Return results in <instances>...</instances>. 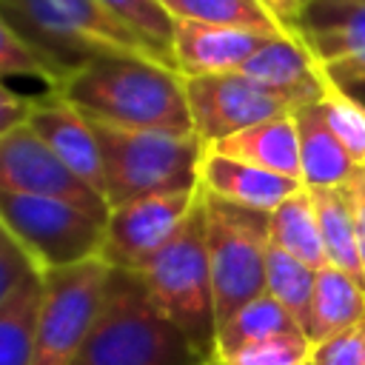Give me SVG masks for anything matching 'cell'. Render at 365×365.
Returning a JSON list of instances; mask_svg holds the SVG:
<instances>
[{"mask_svg":"<svg viewBox=\"0 0 365 365\" xmlns=\"http://www.w3.org/2000/svg\"><path fill=\"white\" fill-rule=\"evenodd\" d=\"M37 271L31 265V259L23 254V248L6 234V228L0 225V305L11 297V291L31 274Z\"/></svg>","mask_w":365,"mask_h":365,"instance_id":"4dcf8cb0","label":"cell"},{"mask_svg":"<svg viewBox=\"0 0 365 365\" xmlns=\"http://www.w3.org/2000/svg\"><path fill=\"white\" fill-rule=\"evenodd\" d=\"M91 123L194 134L182 74L171 66L131 54H91L66 71L54 88Z\"/></svg>","mask_w":365,"mask_h":365,"instance_id":"6da1fadb","label":"cell"},{"mask_svg":"<svg viewBox=\"0 0 365 365\" xmlns=\"http://www.w3.org/2000/svg\"><path fill=\"white\" fill-rule=\"evenodd\" d=\"M3 17L60 68L91 54H131L174 68V60L120 23L97 0H0Z\"/></svg>","mask_w":365,"mask_h":365,"instance_id":"3957f363","label":"cell"},{"mask_svg":"<svg viewBox=\"0 0 365 365\" xmlns=\"http://www.w3.org/2000/svg\"><path fill=\"white\" fill-rule=\"evenodd\" d=\"M274 34H282V31L174 20L171 57H174V66L182 77L240 71L242 63Z\"/></svg>","mask_w":365,"mask_h":365,"instance_id":"4fadbf2b","label":"cell"},{"mask_svg":"<svg viewBox=\"0 0 365 365\" xmlns=\"http://www.w3.org/2000/svg\"><path fill=\"white\" fill-rule=\"evenodd\" d=\"M308 0H262V6L271 11V17L285 29V31H294L302 9H305Z\"/></svg>","mask_w":365,"mask_h":365,"instance_id":"836d02e7","label":"cell"},{"mask_svg":"<svg viewBox=\"0 0 365 365\" xmlns=\"http://www.w3.org/2000/svg\"><path fill=\"white\" fill-rule=\"evenodd\" d=\"M29 125L86 185H91L97 194L106 197L100 140L88 117H83L74 106H68L54 91H46L43 97H34Z\"/></svg>","mask_w":365,"mask_h":365,"instance_id":"5bb4252c","label":"cell"},{"mask_svg":"<svg viewBox=\"0 0 365 365\" xmlns=\"http://www.w3.org/2000/svg\"><path fill=\"white\" fill-rule=\"evenodd\" d=\"M106 174L108 208L177 191L200 188L205 143L197 134L134 131L91 123Z\"/></svg>","mask_w":365,"mask_h":365,"instance_id":"5b68a950","label":"cell"},{"mask_svg":"<svg viewBox=\"0 0 365 365\" xmlns=\"http://www.w3.org/2000/svg\"><path fill=\"white\" fill-rule=\"evenodd\" d=\"M145 282L154 305L188 336V342L205 356L217 354V305L205 242L202 194L174 237L134 271Z\"/></svg>","mask_w":365,"mask_h":365,"instance_id":"277c9868","label":"cell"},{"mask_svg":"<svg viewBox=\"0 0 365 365\" xmlns=\"http://www.w3.org/2000/svg\"><path fill=\"white\" fill-rule=\"evenodd\" d=\"M365 319V279L348 274L336 265H322L317 271L311 311L305 322V336L311 345L354 328Z\"/></svg>","mask_w":365,"mask_h":365,"instance_id":"d6986e66","label":"cell"},{"mask_svg":"<svg viewBox=\"0 0 365 365\" xmlns=\"http://www.w3.org/2000/svg\"><path fill=\"white\" fill-rule=\"evenodd\" d=\"M205 242L214 282L217 328L245 302L265 294L268 214L202 191Z\"/></svg>","mask_w":365,"mask_h":365,"instance_id":"8992f818","label":"cell"},{"mask_svg":"<svg viewBox=\"0 0 365 365\" xmlns=\"http://www.w3.org/2000/svg\"><path fill=\"white\" fill-rule=\"evenodd\" d=\"M205 365H228V362H222V359H217V356H214V359H208Z\"/></svg>","mask_w":365,"mask_h":365,"instance_id":"e575fe53","label":"cell"},{"mask_svg":"<svg viewBox=\"0 0 365 365\" xmlns=\"http://www.w3.org/2000/svg\"><path fill=\"white\" fill-rule=\"evenodd\" d=\"M0 225L40 274L100 257L106 234V220L74 202L11 191H0Z\"/></svg>","mask_w":365,"mask_h":365,"instance_id":"52a82bcc","label":"cell"},{"mask_svg":"<svg viewBox=\"0 0 365 365\" xmlns=\"http://www.w3.org/2000/svg\"><path fill=\"white\" fill-rule=\"evenodd\" d=\"M317 220H319V234L325 245L328 265H336L348 274L362 277V262H359V248H356V222H354V205L351 194L345 185L334 188H308Z\"/></svg>","mask_w":365,"mask_h":365,"instance_id":"44dd1931","label":"cell"},{"mask_svg":"<svg viewBox=\"0 0 365 365\" xmlns=\"http://www.w3.org/2000/svg\"><path fill=\"white\" fill-rule=\"evenodd\" d=\"M217 154L225 157H237L242 163L259 165L265 171L291 177L302 182V171H299V137H297V123H294V111L265 120L259 125H251L234 137H225L214 145H205Z\"/></svg>","mask_w":365,"mask_h":365,"instance_id":"ac0fdd59","label":"cell"},{"mask_svg":"<svg viewBox=\"0 0 365 365\" xmlns=\"http://www.w3.org/2000/svg\"><path fill=\"white\" fill-rule=\"evenodd\" d=\"M268 240L271 245L288 251L291 257L302 259L311 268L328 265L322 234H319V220H317L308 188H299L297 194H291L285 202H279L268 214Z\"/></svg>","mask_w":365,"mask_h":365,"instance_id":"ffe728a7","label":"cell"},{"mask_svg":"<svg viewBox=\"0 0 365 365\" xmlns=\"http://www.w3.org/2000/svg\"><path fill=\"white\" fill-rule=\"evenodd\" d=\"M311 365H365V319L317 342L311 351Z\"/></svg>","mask_w":365,"mask_h":365,"instance_id":"f546056e","label":"cell"},{"mask_svg":"<svg viewBox=\"0 0 365 365\" xmlns=\"http://www.w3.org/2000/svg\"><path fill=\"white\" fill-rule=\"evenodd\" d=\"M182 83L191 128L205 145H214L251 125L294 111V106L285 97L262 88L240 71L182 77Z\"/></svg>","mask_w":365,"mask_h":365,"instance_id":"9c48e42d","label":"cell"},{"mask_svg":"<svg viewBox=\"0 0 365 365\" xmlns=\"http://www.w3.org/2000/svg\"><path fill=\"white\" fill-rule=\"evenodd\" d=\"M288 331H302V328L271 294H259L217 328V354L214 356H225L242 345H251V342L274 336V334H288Z\"/></svg>","mask_w":365,"mask_h":365,"instance_id":"603a6c76","label":"cell"},{"mask_svg":"<svg viewBox=\"0 0 365 365\" xmlns=\"http://www.w3.org/2000/svg\"><path fill=\"white\" fill-rule=\"evenodd\" d=\"M43 297V277L31 271L0 305V365L34 362V325Z\"/></svg>","mask_w":365,"mask_h":365,"instance_id":"7402d4cb","label":"cell"},{"mask_svg":"<svg viewBox=\"0 0 365 365\" xmlns=\"http://www.w3.org/2000/svg\"><path fill=\"white\" fill-rule=\"evenodd\" d=\"M31 106H34V97H23L0 80V137L29 123Z\"/></svg>","mask_w":365,"mask_h":365,"instance_id":"1f68e13d","label":"cell"},{"mask_svg":"<svg viewBox=\"0 0 365 365\" xmlns=\"http://www.w3.org/2000/svg\"><path fill=\"white\" fill-rule=\"evenodd\" d=\"M317 271L319 268L305 265L302 259H297L288 251L271 245V240H268V251H265V294H271L299 322L302 331H305L308 311H311Z\"/></svg>","mask_w":365,"mask_h":365,"instance_id":"cb8c5ba5","label":"cell"},{"mask_svg":"<svg viewBox=\"0 0 365 365\" xmlns=\"http://www.w3.org/2000/svg\"><path fill=\"white\" fill-rule=\"evenodd\" d=\"M200 188L220 200L271 214L279 202H285L291 194H297L305 185L299 180H291V177L265 171L259 165L242 163L237 157H225L205 148L202 168H200Z\"/></svg>","mask_w":365,"mask_h":365,"instance_id":"2e32d148","label":"cell"},{"mask_svg":"<svg viewBox=\"0 0 365 365\" xmlns=\"http://www.w3.org/2000/svg\"><path fill=\"white\" fill-rule=\"evenodd\" d=\"M97 3L103 9H108L120 23H125L131 31H137L140 37H145L154 48H160L163 54L171 57L174 17L163 6V0H97Z\"/></svg>","mask_w":365,"mask_h":365,"instance_id":"83f0119b","label":"cell"},{"mask_svg":"<svg viewBox=\"0 0 365 365\" xmlns=\"http://www.w3.org/2000/svg\"><path fill=\"white\" fill-rule=\"evenodd\" d=\"M311 339L305 331H288L274 334L265 339H257L251 345H242L225 356H217L228 365H305L311 359Z\"/></svg>","mask_w":365,"mask_h":365,"instance_id":"f1b7e54d","label":"cell"},{"mask_svg":"<svg viewBox=\"0 0 365 365\" xmlns=\"http://www.w3.org/2000/svg\"><path fill=\"white\" fill-rule=\"evenodd\" d=\"M134 271L111 268L97 319L71 365H205Z\"/></svg>","mask_w":365,"mask_h":365,"instance_id":"7a4b0ae2","label":"cell"},{"mask_svg":"<svg viewBox=\"0 0 365 365\" xmlns=\"http://www.w3.org/2000/svg\"><path fill=\"white\" fill-rule=\"evenodd\" d=\"M319 108L356 165H365V103L325 80Z\"/></svg>","mask_w":365,"mask_h":365,"instance_id":"4316f807","label":"cell"},{"mask_svg":"<svg viewBox=\"0 0 365 365\" xmlns=\"http://www.w3.org/2000/svg\"><path fill=\"white\" fill-rule=\"evenodd\" d=\"M174 20H194L211 26H242L259 31H285L262 0H163Z\"/></svg>","mask_w":365,"mask_h":365,"instance_id":"d4e9b609","label":"cell"},{"mask_svg":"<svg viewBox=\"0 0 365 365\" xmlns=\"http://www.w3.org/2000/svg\"><path fill=\"white\" fill-rule=\"evenodd\" d=\"M0 191L57 197L86 208L88 214L108 220V202L91 185H86L34 131L20 125L0 137Z\"/></svg>","mask_w":365,"mask_h":365,"instance_id":"7c38bea8","label":"cell"},{"mask_svg":"<svg viewBox=\"0 0 365 365\" xmlns=\"http://www.w3.org/2000/svg\"><path fill=\"white\" fill-rule=\"evenodd\" d=\"M354 97H356V100H362V103H365V88H362V91H356V94H354Z\"/></svg>","mask_w":365,"mask_h":365,"instance_id":"d590c367","label":"cell"},{"mask_svg":"<svg viewBox=\"0 0 365 365\" xmlns=\"http://www.w3.org/2000/svg\"><path fill=\"white\" fill-rule=\"evenodd\" d=\"M294 34L328 83L348 94L365 88V0H308Z\"/></svg>","mask_w":365,"mask_h":365,"instance_id":"30bf717a","label":"cell"},{"mask_svg":"<svg viewBox=\"0 0 365 365\" xmlns=\"http://www.w3.org/2000/svg\"><path fill=\"white\" fill-rule=\"evenodd\" d=\"M305 365H311V359H308V362H305Z\"/></svg>","mask_w":365,"mask_h":365,"instance_id":"8d00e7d4","label":"cell"},{"mask_svg":"<svg viewBox=\"0 0 365 365\" xmlns=\"http://www.w3.org/2000/svg\"><path fill=\"white\" fill-rule=\"evenodd\" d=\"M9 77H29L43 83L46 91H54L66 77V68H60L34 43H29L0 11V80L6 83Z\"/></svg>","mask_w":365,"mask_h":365,"instance_id":"484cf974","label":"cell"},{"mask_svg":"<svg viewBox=\"0 0 365 365\" xmlns=\"http://www.w3.org/2000/svg\"><path fill=\"white\" fill-rule=\"evenodd\" d=\"M297 137H299V171L305 188H334L345 185L356 163L339 143V137L331 131L319 103H305L294 108Z\"/></svg>","mask_w":365,"mask_h":365,"instance_id":"e0dca14e","label":"cell"},{"mask_svg":"<svg viewBox=\"0 0 365 365\" xmlns=\"http://www.w3.org/2000/svg\"><path fill=\"white\" fill-rule=\"evenodd\" d=\"M248 80L259 83L262 88L285 97L294 108L305 103H319L325 91V77L317 68L308 46L294 31L274 34L265 40L240 68Z\"/></svg>","mask_w":365,"mask_h":365,"instance_id":"9a60e30c","label":"cell"},{"mask_svg":"<svg viewBox=\"0 0 365 365\" xmlns=\"http://www.w3.org/2000/svg\"><path fill=\"white\" fill-rule=\"evenodd\" d=\"M354 205V222H356V248L362 262V279H365V165H356L354 177L345 182Z\"/></svg>","mask_w":365,"mask_h":365,"instance_id":"d6a6232c","label":"cell"},{"mask_svg":"<svg viewBox=\"0 0 365 365\" xmlns=\"http://www.w3.org/2000/svg\"><path fill=\"white\" fill-rule=\"evenodd\" d=\"M202 188L143 197L108 211L100 259L111 268L140 271L182 225L191 208L200 202Z\"/></svg>","mask_w":365,"mask_h":365,"instance_id":"8fae6325","label":"cell"},{"mask_svg":"<svg viewBox=\"0 0 365 365\" xmlns=\"http://www.w3.org/2000/svg\"><path fill=\"white\" fill-rule=\"evenodd\" d=\"M108 274L111 265L100 257L40 274L43 297L34 325L31 365H71L97 319Z\"/></svg>","mask_w":365,"mask_h":365,"instance_id":"ba28073f","label":"cell"}]
</instances>
